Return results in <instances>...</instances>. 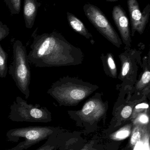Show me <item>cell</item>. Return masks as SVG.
<instances>
[{"label":"cell","instance_id":"6da1fadb","mask_svg":"<svg viewBox=\"0 0 150 150\" xmlns=\"http://www.w3.org/2000/svg\"><path fill=\"white\" fill-rule=\"evenodd\" d=\"M37 29L32 35L33 40L27 56L29 62L37 67L76 66L82 63L83 53L59 33L53 31L41 35Z\"/></svg>","mask_w":150,"mask_h":150},{"label":"cell","instance_id":"7a4b0ae2","mask_svg":"<svg viewBox=\"0 0 150 150\" xmlns=\"http://www.w3.org/2000/svg\"><path fill=\"white\" fill-rule=\"evenodd\" d=\"M98 86L75 78L64 77L53 83L47 93L60 106L78 105L95 91Z\"/></svg>","mask_w":150,"mask_h":150},{"label":"cell","instance_id":"3957f363","mask_svg":"<svg viewBox=\"0 0 150 150\" xmlns=\"http://www.w3.org/2000/svg\"><path fill=\"white\" fill-rule=\"evenodd\" d=\"M8 72L17 87L27 99L30 96L31 69L26 48L20 40H16L13 43V60Z\"/></svg>","mask_w":150,"mask_h":150},{"label":"cell","instance_id":"277c9868","mask_svg":"<svg viewBox=\"0 0 150 150\" xmlns=\"http://www.w3.org/2000/svg\"><path fill=\"white\" fill-rule=\"evenodd\" d=\"M10 109L8 118L12 121L46 123L52 121L51 113L46 107L27 103L19 96L16 97Z\"/></svg>","mask_w":150,"mask_h":150},{"label":"cell","instance_id":"5b68a950","mask_svg":"<svg viewBox=\"0 0 150 150\" xmlns=\"http://www.w3.org/2000/svg\"><path fill=\"white\" fill-rule=\"evenodd\" d=\"M57 131L53 127L31 126L26 127L13 129L6 133L7 141L18 142L21 139L24 141L19 143L11 150H26L48 138Z\"/></svg>","mask_w":150,"mask_h":150},{"label":"cell","instance_id":"8992f818","mask_svg":"<svg viewBox=\"0 0 150 150\" xmlns=\"http://www.w3.org/2000/svg\"><path fill=\"white\" fill-rule=\"evenodd\" d=\"M86 17L92 25L107 40L117 47L122 45V41L105 14L97 6L86 4L83 6Z\"/></svg>","mask_w":150,"mask_h":150},{"label":"cell","instance_id":"52a82bcc","mask_svg":"<svg viewBox=\"0 0 150 150\" xmlns=\"http://www.w3.org/2000/svg\"><path fill=\"white\" fill-rule=\"evenodd\" d=\"M107 104L95 96L88 100L82 109L76 112L77 114L82 120L93 123L105 117L107 111Z\"/></svg>","mask_w":150,"mask_h":150},{"label":"cell","instance_id":"ba28073f","mask_svg":"<svg viewBox=\"0 0 150 150\" xmlns=\"http://www.w3.org/2000/svg\"><path fill=\"white\" fill-rule=\"evenodd\" d=\"M127 5L131 21V35L134 36L136 31L141 35L149 22L150 4H149L146 6L142 12H141L137 0H127Z\"/></svg>","mask_w":150,"mask_h":150},{"label":"cell","instance_id":"9c48e42d","mask_svg":"<svg viewBox=\"0 0 150 150\" xmlns=\"http://www.w3.org/2000/svg\"><path fill=\"white\" fill-rule=\"evenodd\" d=\"M113 19L119 32L122 42L127 47L131 46V31L129 21L125 11L120 5H115L113 8Z\"/></svg>","mask_w":150,"mask_h":150},{"label":"cell","instance_id":"30bf717a","mask_svg":"<svg viewBox=\"0 0 150 150\" xmlns=\"http://www.w3.org/2000/svg\"><path fill=\"white\" fill-rule=\"evenodd\" d=\"M39 4L37 0H24L23 17L26 28L33 27Z\"/></svg>","mask_w":150,"mask_h":150},{"label":"cell","instance_id":"8fae6325","mask_svg":"<svg viewBox=\"0 0 150 150\" xmlns=\"http://www.w3.org/2000/svg\"><path fill=\"white\" fill-rule=\"evenodd\" d=\"M67 18L70 25L76 32L88 39L92 38V35L89 33L83 23L74 14L67 12Z\"/></svg>","mask_w":150,"mask_h":150},{"label":"cell","instance_id":"7c38bea8","mask_svg":"<svg viewBox=\"0 0 150 150\" xmlns=\"http://www.w3.org/2000/svg\"><path fill=\"white\" fill-rule=\"evenodd\" d=\"M135 125L130 141V146L134 148L138 143L145 142L144 140H146L147 137L149 136L147 125L140 124H135Z\"/></svg>","mask_w":150,"mask_h":150},{"label":"cell","instance_id":"4fadbf2b","mask_svg":"<svg viewBox=\"0 0 150 150\" xmlns=\"http://www.w3.org/2000/svg\"><path fill=\"white\" fill-rule=\"evenodd\" d=\"M121 62V69L119 77L122 80L129 78V76L133 73L134 69V62L133 58L130 56L126 55L125 53L119 55Z\"/></svg>","mask_w":150,"mask_h":150},{"label":"cell","instance_id":"5bb4252c","mask_svg":"<svg viewBox=\"0 0 150 150\" xmlns=\"http://www.w3.org/2000/svg\"><path fill=\"white\" fill-rule=\"evenodd\" d=\"M103 62L105 71V72L108 71L107 74L114 78H117V67L112 54L111 53L107 54L105 56V61H103Z\"/></svg>","mask_w":150,"mask_h":150},{"label":"cell","instance_id":"9a60e30c","mask_svg":"<svg viewBox=\"0 0 150 150\" xmlns=\"http://www.w3.org/2000/svg\"><path fill=\"white\" fill-rule=\"evenodd\" d=\"M8 55L0 44V78H4L8 72Z\"/></svg>","mask_w":150,"mask_h":150},{"label":"cell","instance_id":"2e32d148","mask_svg":"<svg viewBox=\"0 0 150 150\" xmlns=\"http://www.w3.org/2000/svg\"><path fill=\"white\" fill-rule=\"evenodd\" d=\"M57 131L48 138L47 142L36 150H58V143L56 139Z\"/></svg>","mask_w":150,"mask_h":150},{"label":"cell","instance_id":"e0dca14e","mask_svg":"<svg viewBox=\"0 0 150 150\" xmlns=\"http://www.w3.org/2000/svg\"><path fill=\"white\" fill-rule=\"evenodd\" d=\"M11 14L17 15L21 10V0H4Z\"/></svg>","mask_w":150,"mask_h":150},{"label":"cell","instance_id":"ac0fdd59","mask_svg":"<svg viewBox=\"0 0 150 150\" xmlns=\"http://www.w3.org/2000/svg\"><path fill=\"white\" fill-rule=\"evenodd\" d=\"M150 81V72L149 69H146L142 75L140 81L136 84V89L141 90L143 89L149 83Z\"/></svg>","mask_w":150,"mask_h":150},{"label":"cell","instance_id":"d6986e66","mask_svg":"<svg viewBox=\"0 0 150 150\" xmlns=\"http://www.w3.org/2000/svg\"><path fill=\"white\" fill-rule=\"evenodd\" d=\"M131 125H128L116 132L114 137L117 140H122L128 137L131 133Z\"/></svg>","mask_w":150,"mask_h":150},{"label":"cell","instance_id":"ffe728a7","mask_svg":"<svg viewBox=\"0 0 150 150\" xmlns=\"http://www.w3.org/2000/svg\"><path fill=\"white\" fill-rule=\"evenodd\" d=\"M149 109V105L147 103H141L138 104L133 109L132 119H134L139 114L147 111Z\"/></svg>","mask_w":150,"mask_h":150},{"label":"cell","instance_id":"44dd1931","mask_svg":"<svg viewBox=\"0 0 150 150\" xmlns=\"http://www.w3.org/2000/svg\"><path fill=\"white\" fill-rule=\"evenodd\" d=\"M134 124H140L147 125L149 123V116L147 113V111L139 114L134 119Z\"/></svg>","mask_w":150,"mask_h":150},{"label":"cell","instance_id":"7402d4cb","mask_svg":"<svg viewBox=\"0 0 150 150\" xmlns=\"http://www.w3.org/2000/svg\"><path fill=\"white\" fill-rule=\"evenodd\" d=\"M133 108L131 106L127 105L125 106L120 113L121 117L122 120H126L130 118L133 113Z\"/></svg>","mask_w":150,"mask_h":150},{"label":"cell","instance_id":"603a6c76","mask_svg":"<svg viewBox=\"0 0 150 150\" xmlns=\"http://www.w3.org/2000/svg\"><path fill=\"white\" fill-rule=\"evenodd\" d=\"M9 33V29L7 25L0 22V41L7 37Z\"/></svg>","mask_w":150,"mask_h":150},{"label":"cell","instance_id":"cb8c5ba5","mask_svg":"<svg viewBox=\"0 0 150 150\" xmlns=\"http://www.w3.org/2000/svg\"><path fill=\"white\" fill-rule=\"evenodd\" d=\"M105 1H107L114 2L117 1H118L119 0H105Z\"/></svg>","mask_w":150,"mask_h":150},{"label":"cell","instance_id":"d4e9b609","mask_svg":"<svg viewBox=\"0 0 150 150\" xmlns=\"http://www.w3.org/2000/svg\"><path fill=\"white\" fill-rule=\"evenodd\" d=\"M81 150H90V149H82Z\"/></svg>","mask_w":150,"mask_h":150},{"label":"cell","instance_id":"484cf974","mask_svg":"<svg viewBox=\"0 0 150 150\" xmlns=\"http://www.w3.org/2000/svg\"><path fill=\"white\" fill-rule=\"evenodd\" d=\"M4 150H11V149H9Z\"/></svg>","mask_w":150,"mask_h":150}]
</instances>
